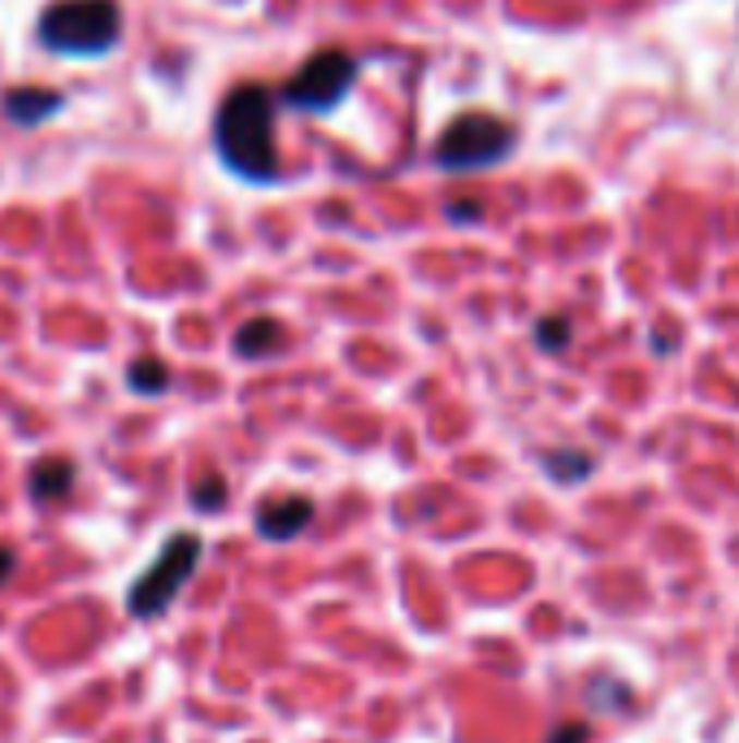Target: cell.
Masks as SVG:
<instances>
[{"mask_svg": "<svg viewBox=\"0 0 739 743\" xmlns=\"http://www.w3.org/2000/svg\"><path fill=\"white\" fill-rule=\"evenodd\" d=\"M218 161L244 183H275L279 153H275V96L262 83L235 87L214 122Z\"/></svg>", "mask_w": 739, "mask_h": 743, "instance_id": "obj_1", "label": "cell"}, {"mask_svg": "<svg viewBox=\"0 0 739 743\" xmlns=\"http://www.w3.org/2000/svg\"><path fill=\"white\" fill-rule=\"evenodd\" d=\"M122 39L118 0H52L39 13V44L57 57H105Z\"/></svg>", "mask_w": 739, "mask_h": 743, "instance_id": "obj_2", "label": "cell"}, {"mask_svg": "<svg viewBox=\"0 0 739 743\" xmlns=\"http://www.w3.org/2000/svg\"><path fill=\"white\" fill-rule=\"evenodd\" d=\"M201 552H205L201 535H192V531L170 535V539H166V548L157 552V561H153V565L135 578V587L126 592V609H131V618H144V622L161 618V613L174 605V596L183 592V583L196 574Z\"/></svg>", "mask_w": 739, "mask_h": 743, "instance_id": "obj_3", "label": "cell"}, {"mask_svg": "<svg viewBox=\"0 0 739 743\" xmlns=\"http://www.w3.org/2000/svg\"><path fill=\"white\" fill-rule=\"evenodd\" d=\"M513 153V126L496 113H461L435 144V166L448 174H470L505 161Z\"/></svg>", "mask_w": 739, "mask_h": 743, "instance_id": "obj_4", "label": "cell"}, {"mask_svg": "<svg viewBox=\"0 0 739 743\" xmlns=\"http://www.w3.org/2000/svg\"><path fill=\"white\" fill-rule=\"evenodd\" d=\"M353 83H358V61L340 48H323L283 83L279 100L301 113H331L353 92Z\"/></svg>", "mask_w": 739, "mask_h": 743, "instance_id": "obj_5", "label": "cell"}, {"mask_svg": "<svg viewBox=\"0 0 739 743\" xmlns=\"http://www.w3.org/2000/svg\"><path fill=\"white\" fill-rule=\"evenodd\" d=\"M310 522H314L310 496H283V500H266L257 509V535L262 539H296Z\"/></svg>", "mask_w": 739, "mask_h": 743, "instance_id": "obj_6", "label": "cell"}, {"mask_svg": "<svg viewBox=\"0 0 739 743\" xmlns=\"http://www.w3.org/2000/svg\"><path fill=\"white\" fill-rule=\"evenodd\" d=\"M0 105H4V118H9V122H17V126H39V122H48V118L61 113L65 96H61V92H48V87H13V92H4Z\"/></svg>", "mask_w": 739, "mask_h": 743, "instance_id": "obj_7", "label": "cell"}, {"mask_svg": "<svg viewBox=\"0 0 739 743\" xmlns=\"http://www.w3.org/2000/svg\"><path fill=\"white\" fill-rule=\"evenodd\" d=\"M74 487V465L65 456H44L31 465V496L39 504H57Z\"/></svg>", "mask_w": 739, "mask_h": 743, "instance_id": "obj_8", "label": "cell"}, {"mask_svg": "<svg viewBox=\"0 0 739 743\" xmlns=\"http://www.w3.org/2000/svg\"><path fill=\"white\" fill-rule=\"evenodd\" d=\"M279 349H283V327L275 318H249L235 331V353L249 357V362H262V357H270Z\"/></svg>", "mask_w": 739, "mask_h": 743, "instance_id": "obj_9", "label": "cell"}, {"mask_svg": "<svg viewBox=\"0 0 739 743\" xmlns=\"http://www.w3.org/2000/svg\"><path fill=\"white\" fill-rule=\"evenodd\" d=\"M126 387L140 391V395H161V391L170 387V370H166V362H157V357H140V362H131V370H126Z\"/></svg>", "mask_w": 739, "mask_h": 743, "instance_id": "obj_10", "label": "cell"}, {"mask_svg": "<svg viewBox=\"0 0 739 743\" xmlns=\"http://www.w3.org/2000/svg\"><path fill=\"white\" fill-rule=\"evenodd\" d=\"M227 496H231V491H227V478H222V474H205V478L192 487V504H196L201 513H218V509L227 504Z\"/></svg>", "mask_w": 739, "mask_h": 743, "instance_id": "obj_11", "label": "cell"}, {"mask_svg": "<svg viewBox=\"0 0 739 743\" xmlns=\"http://www.w3.org/2000/svg\"><path fill=\"white\" fill-rule=\"evenodd\" d=\"M548 470H553V478L574 483V478H583V474L592 470V461L579 456V452H553V456H548Z\"/></svg>", "mask_w": 739, "mask_h": 743, "instance_id": "obj_12", "label": "cell"}, {"mask_svg": "<svg viewBox=\"0 0 739 743\" xmlns=\"http://www.w3.org/2000/svg\"><path fill=\"white\" fill-rule=\"evenodd\" d=\"M535 340H540L548 353H557V349H566V340H570V327H566L561 318H553V322H540Z\"/></svg>", "mask_w": 739, "mask_h": 743, "instance_id": "obj_13", "label": "cell"}, {"mask_svg": "<svg viewBox=\"0 0 739 743\" xmlns=\"http://www.w3.org/2000/svg\"><path fill=\"white\" fill-rule=\"evenodd\" d=\"M548 743H587V727L583 722H566L561 731H553Z\"/></svg>", "mask_w": 739, "mask_h": 743, "instance_id": "obj_14", "label": "cell"}, {"mask_svg": "<svg viewBox=\"0 0 739 743\" xmlns=\"http://www.w3.org/2000/svg\"><path fill=\"white\" fill-rule=\"evenodd\" d=\"M474 209H478L474 200H452V205H448V214H452V222H457V218H461V222H470V218H478Z\"/></svg>", "mask_w": 739, "mask_h": 743, "instance_id": "obj_15", "label": "cell"}, {"mask_svg": "<svg viewBox=\"0 0 739 743\" xmlns=\"http://www.w3.org/2000/svg\"><path fill=\"white\" fill-rule=\"evenodd\" d=\"M13 565H17V552H13V548H4V544H0V587H4V583H9V574H13Z\"/></svg>", "mask_w": 739, "mask_h": 743, "instance_id": "obj_16", "label": "cell"}]
</instances>
